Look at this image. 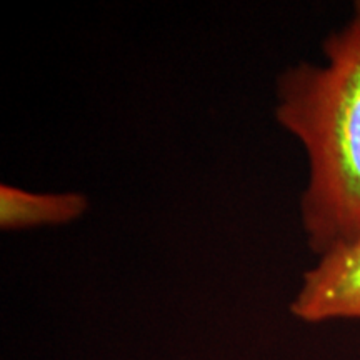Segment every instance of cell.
I'll return each instance as SVG.
<instances>
[{
	"label": "cell",
	"instance_id": "6da1fadb",
	"mask_svg": "<svg viewBox=\"0 0 360 360\" xmlns=\"http://www.w3.org/2000/svg\"><path fill=\"white\" fill-rule=\"evenodd\" d=\"M322 58L278 74L274 107L307 157L300 222L317 257L360 238V0L323 39Z\"/></svg>",
	"mask_w": 360,
	"mask_h": 360
},
{
	"label": "cell",
	"instance_id": "7a4b0ae2",
	"mask_svg": "<svg viewBox=\"0 0 360 360\" xmlns=\"http://www.w3.org/2000/svg\"><path fill=\"white\" fill-rule=\"evenodd\" d=\"M290 312L309 323L360 321V238L328 250L304 272Z\"/></svg>",
	"mask_w": 360,
	"mask_h": 360
},
{
	"label": "cell",
	"instance_id": "3957f363",
	"mask_svg": "<svg viewBox=\"0 0 360 360\" xmlns=\"http://www.w3.org/2000/svg\"><path fill=\"white\" fill-rule=\"evenodd\" d=\"M89 210L87 195L80 192H30L0 186V229L6 232L37 227H57L84 217Z\"/></svg>",
	"mask_w": 360,
	"mask_h": 360
}]
</instances>
